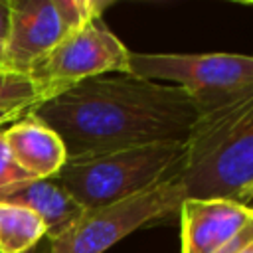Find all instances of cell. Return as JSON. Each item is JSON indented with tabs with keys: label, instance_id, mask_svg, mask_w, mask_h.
<instances>
[{
	"label": "cell",
	"instance_id": "1",
	"mask_svg": "<svg viewBox=\"0 0 253 253\" xmlns=\"http://www.w3.org/2000/svg\"><path fill=\"white\" fill-rule=\"evenodd\" d=\"M32 113L63 142L67 160L156 142H186L198 109L178 85L109 73L85 79Z\"/></svg>",
	"mask_w": 253,
	"mask_h": 253
},
{
	"label": "cell",
	"instance_id": "14",
	"mask_svg": "<svg viewBox=\"0 0 253 253\" xmlns=\"http://www.w3.org/2000/svg\"><path fill=\"white\" fill-rule=\"evenodd\" d=\"M10 34V6L8 0H0V42L6 43Z\"/></svg>",
	"mask_w": 253,
	"mask_h": 253
},
{
	"label": "cell",
	"instance_id": "10",
	"mask_svg": "<svg viewBox=\"0 0 253 253\" xmlns=\"http://www.w3.org/2000/svg\"><path fill=\"white\" fill-rule=\"evenodd\" d=\"M0 202L18 204L38 213L47 229V241L61 235L85 211L53 178H32L10 184L0 190Z\"/></svg>",
	"mask_w": 253,
	"mask_h": 253
},
{
	"label": "cell",
	"instance_id": "3",
	"mask_svg": "<svg viewBox=\"0 0 253 253\" xmlns=\"http://www.w3.org/2000/svg\"><path fill=\"white\" fill-rule=\"evenodd\" d=\"M186 142H156L115 152L69 158L53 176L85 210H95L178 182Z\"/></svg>",
	"mask_w": 253,
	"mask_h": 253
},
{
	"label": "cell",
	"instance_id": "16",
	"mask_svg": "<svg viewBox=\"0 0 253 253\" xmlns=\"http://www.w3.org/2000/svg\"><path fill=\"white\" fill-rule=\"evenodd\" d=\"M47 249H49V243H43V241H42L38 247H34V249L28 251V253H47Z\"/></svg>",
	"mask_w": 253,
	"mask_h": 253
},
{
	"label": "cell",
	"instance_id": "9",
	"mask_svg": "<svg viewBox=\"0 0 253 253\" xmlns=\"http://www.w3.org/2000/svg\"><path fill=\"white\" fill-rule=\"evenodd\" d=\"M2 132L16 162L32 178H53L67 162L61 138L32 111Z\"/></svg>",
	"mask_w": 253,
	"mask_h": 253
},
{
	"label": "cell",
	"instance_id": "5",
	"mask_svg": "<svg viewBox=\"0 0 253 253\" xmlns=\"http://www.w3.org/2000/svg\"><path fill=\"white\" fill-rule=\"evenodd\" d=\"M130 73V49L111 32L103 16L69 34L28 71L40 103L99 75Z\"/></svg>",
	"mask_w": 253,
	"mask_h": 253
},
{
	"label": "cell",
	"instance_id": "2",
	"mask_svg": "<svg viewBox=\"0 0 253 253\" xmlns=\"http://www.w3.org/2000/svg\"><path fill=\"white\" fill-rule=\"evenodd\" d=\"M178 182L186 198L247 204L253 186V93L198 113Z\"/></svg>",
	"mask_w": 253,
	"mask_h": 253
},
{
	"label": "cell",
	"instance_id": "11",
	"mask_svg": "<svg viewBox=\"0 0 253 253\" xmlns=\"http://www.w3.org/2000/svg\"><path fill=\"white\" fill-rule=\"evenodd\" d=\"M47 229L32 210L0 202V253H28L45 241Z\"/></svg>",
	"mask_w": 253,
	"mask_h": 253
},
{
	"label": "cell",
	"instance_id": "7",
	"mask_svg": "<svg viewBox=\"0 0 253 253\" xmlns=\"http://www.w3.org/2000/svg\"><path fill=\"white\" fill-rule=\"evenodd\" d=\"M184 200L180 182H170L111 206L85 210L61 235L47 241V253H105L138 227L178 211Z\"/></svg>",
	"mask_w": 253,
	"mask_h": 253
},
{
	"label": "cell",
	"instance_id": "17",
	"mask_svg": "<svg viewBox=\"0 0 253 253\" xmlns=\"http://www.w3.org/2000/svg\"><path fill=\"white\" fill-rule=\"evenodd\" d=\"M239 253H253V241H251V243H247Z\"/></svg>",
	"mask_w": 253,
	"mask_h": 253
},
{
	"label": "cell",
	"instance_id": "20",
	"mask_svg": "<svg viewBox=\"0 0 253 253\" xmlns=\"http://www.w3.org/2000/svg\"><path fill=\"white\" fill-rule=\"evenodd\" d=\"M243 4H247V6H253V0H249V2H243Z\"/></svg>",
	"mask_w": 253,
	"mask_h": 253
},
{
	"label": "cell",
	"instance_id": "15",
	"mask_svg": "<svg viewBox=\"0 0 253 253\" xmlns=\"http://www.w3.org/2000/svg\"><path fill=\"white\" fill-rule=\"evenodd\" d=\"M32 109H26V111H0V126H6L10 123H16L18 119H22Z\"/></svg>",
	"mask_w": 253,
	"mask_h": 253
},
{
	"label": "cell",
	"instance_id": "13",
	"mask_svg": "<svg viewBox=\"0 0 253 253\" xmlns=\"http://www.w3.org/2000/svg\"><path fill=\"white\" fill-rule=\"evenodd\" d=\"M24 180H32V176L16 162L8 142L4 138V132L0 130V190H4L10 184L24 182Z\"/></svg>",
	"mask_w": 253,
	"mask_h": 253
},
{
	"label": "cell",
	"instance_id": "6",
	"mask_svg": "<svg viewBox=\"0 0 253 253\" xmlns=\"http://www.w3.org/2000/svg\"><path fill=\"white\" fill-rule=\"evenodd\" d=\"M10 34L4 43L2 71L28 73L69 34L101 18L111 2L103 0H8Z\"/></svg>",
	"mask_w": 253,
	"mask_h": 253
},
{
	"label": "cell",
	"instance_id": "12",
	"mask_svg": "<svg viewBox=\"0 0 253 253\" xmlns=\"http://www.w3.org/2000/svg\"><path fill=\"white\" fill-rule=\"evenodd\" d=\"M40 105V95L28 73L0 71V111H26Z\"/></svg>",
	"mask_w": 253,
	"mask_h": 253
},
{
	"label": "cell",
	"instance_id": "18",
	"mask_svg": "<svg viewBox=\"0 0 253 253\" xmlns=\"http://www.w3.org/2000/svg\"><path fill=\"white\" fill-rule=\"evenodd\" d=\"M2 61H4V43L0 42V71H2Z\"/></svg>",
	"mask_w": 253,
	"mask_h": 253
},
{
	"label": "cell",
	"instance_id": "8",
	"mask_svg": "<svg viewBox=\"0 0 253 253\" xmlns=\"http://www.w3.org/2000/svg\"><path fill=\"white\" fill-rule=\"evenodd\" d=\"M178 213L182 253H217L253 221V206L225 198H186Z\"/></svg>",
	"mask_w": 253,
	"mask_h": 253
},
{
	"label": "cell",
	"instance_id": "19",
	"mask_svg": "<svg viewBox=\"0 0 253 253\" xmlns=\"http://www.w3.org/2000/svg\"><path fill=\"white\" fill-rule=\"evenodd\" d=\"M251 200H253V186H251V188H249V192H247V204H249Z\"/></svg>",
	"mask_w": 253,
	"mask_h": 253
},
{
	"label": "cell",
	"instance_id": "4",
	"mask_svg": "<svg viewBox=\"0 0 253 253\" xmlns=\"http://www.w3.org/2000/svg\"><path fill=\"white\" fill-rule=\"evenodd\" d=\"M130 73L182 87L192 97L198 113L253 93V55L243 53L130 51Z\"/></svg>",
	"mask_w": 253,
	"mask_h": 253
}]
</instances>
